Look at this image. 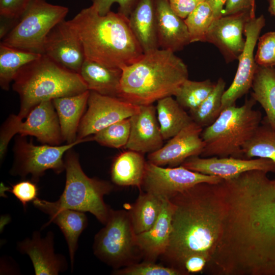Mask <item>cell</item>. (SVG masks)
Returning <instances> with one entry per match:
<instances>
[{
  "mask_svg": "<svg viewBox=\"0 0 275 275\" xmlns=\"http://www.w3.org/2000/svg\"><path fill=\"white\" fill-rule=\"evenodd\" d=\"M68 21L81 41L85 59L122 69L144 54L128 18L119 12L100 15L91 5Z\"/></svg>",
  "mask_w": 275,
  "mask_h": 275,
  "instance_id": "cell-2",
  "label": "cell"
},
{
  "mask_svg": "<svg viewBox=\"0 0 275 275\" xmlns=\"http://www.w3.org/2000/svg\"><path fill=\"white\" fill-rule=\"evenodd\" d=\"M13 90L20 100L17 116L22 120L46 100L78 94L89 90L79 73L42 54L24 66L13 80Z\"/></svg>",
  "mask_w": 275,
  "mask_h": 275,
  "instance_id": "cell-4",
  "label": "cell"
},
{
  "mask_svg": "<svg viewBox=\"0 0 275 275\" xmlns=\"http://www.w3.org/2000/svg\"><path fill=\"white\" fill-rule=\"evenodd\" d=\"M146 162L142 153L130 150L120 153L112 163V182L120 186H133L141 189Z\"/></svg>",
  "mask_w": 275,
  "mask_h": 275,
  "instance_id": "cell-25",
  "label": "cell"
},
{
  "mask_svg": "<svg viewBox=\"0 0 275 275\" xmlns=\"http://www.w3.org/2000/svg\"><path fill=\"white\" fill-rule=\"evenodd\" d=\"M159 48L174 52L190 43L189 34L184 19L172 9L169 0H155Z\"/></svg>",
  "mask_w": 275,
  "mask_h": 275,
  "instance_id": "cell-20",
  "label": "cell"
},
{
  "mask_svg": "<svg viewBox=\"0 0 275 275\" xmlns=\"http://www.w3.org/2000/svg\"><path fill=\"white\" fill-rule=\"evenodd\" d=\"M207 263V258L201 254H193L188 257L184 263L186 274L203 272Z\"/></svg>",
  "mask_w": 275,
  "mask_h": 275,
  "instance_id": "cell-43",
  "label": "cell"
},
{
  "mask_svg": "<svg viewBox=\"0 0 275 275\" xmlns=\"http://www.w3.org/2000/svg\"><path fill=\"white\" fill-rule=\"evenodd\" d=\"M184 167L206 175L217 176L223 180L235 178L252 170L275 173V163L264 158H244L232 156L191 157L181 164Z\"/></svg>",
  "mask_w": 275,
  "mask_h": 275,
  "instance_id": "cell-15",
  "label": "cell"
},
{
  "mask_svg": "<svg viewBox=\"0 0 275 275\" xmlns=\"http://www.w3.org/2000/svg\"><path fill=\"white\" fill-rule=\"evenodd\" d=\"M203 129L193 122L159 150L148 153V161L159 166L175 167L191 157L201 155L205 146L201 136Z\"/></svg>",
  "mask_w": 275,
  "mask_h": 275,
  "instance_id": "cell-16",
  "label": "cell"
},
{
  "mask_svg": "<svg viewBox=\"0 0 275 275\" xmlns=\"http://www.w3.org/2000/svg\"><path fill=\"white\" fill-rule=\"evenodd\" d=\"M174 205L168 198H162L160 214L149 230L136 234L138 246L145 261L155 262L168 246L172 231Z\"/></svg>",
  "mask_w": 275,
  "mask_h": 275,
  "instance_id": "cell-21",
  "label": "cell"
},
{
  "mask_svg": "<svg viewBox=\"0 0 275 275\" xmlns=\"http://www.w3.org/2000/svg\"><path fill=\"white\" fill-rule=\"evenodd\" d=\"M256 102L251 97L240 107L235 105L224 108L202 131L205 146L201 156L243 158L242 147L262 120L261 113L253 108Z\"/></svg>",
  "mask_w": 275,
  "mask_h": 275,
  "instance_id": "cell-6",
  "label": "cell"
},
{
  "mask_svg": "<svg viewBox=\"0 0 275 275\" xmlns=\"http://www.w3.org/2000/svg\"><path fill=\"white\" fill-rule=\"evenodd\" d=\"M48 215L50 219L47 224L52 222L57 225L65 236L72 269L78 240L87 226V217L84 212L67 209L59 210Z\"/></svg>",
  "mask_w": 275,
  "mask_h": 275,
  "instance_id": "cell-28",
  "label": "cell"
},
{
  "mask_svg": "<svg viewBox=\"0 0 275 275\" xmlns=\"http://www.w3.org/2000/svg\"><path fill=\"white\" fill-rule=\"evenodd\" d=\"M104 225L94 238L95 255L114 269L139 262L143 255L129 211L111 209Z\"/></svg>",
  "mask_w": 275,
  "mask_h": 275,
  "instance_id": "cell-7",
  "label": "cell"
},
{
  "mask_svg": "<svg viewBox=\"0 0 275 275\" xmlns=\"http://www.w3.org/2000/svg\"><path fill=\"white\" fill-rule=\"evenodd\" d=\"M79 73L89 90L118 97L122 74L121 68L85 59Z\"/></svg>",
  "mask_w": 275,
  "mask_h": 275,
  "instance_id": "cell-24",
  "label": "cell"
},
{
  "mask_svg": "<svg viewBox=\"0 0 275 275\" xmlns=\"http://www.w3.org/2000/svg\"><path fill=\"white\" fill-rule=\"evenodd\" d=\"M214 19L209 3L206 1L201 3L184 19L189 34L190 43L205 42L206 34Z\"/></svg>",
  "mask_w": 275,
  "mask_h": 275,
  "instance_id": "cell-34",
  "label": "cell"
},
{
  "mask_svg": "<svg viewBox=\"0 0 275 275\" xmlns=\"http://www.w3.org/2000/svg\"><path fill=\"white\" fill-rule=\"evenodd\" d=\"M91 141V136H89L62 146H38L34 145L32 141L28 142L20 135L15 146V160L11 173L21 177L31 174L34 182H38L47 170L60 174L65 170L64 154L75 145Z\"/></svg>",
  "mask_w": 275,
  "mask_h": 275,
  "instance_id": "cell-10",
  "label": "cell"
},
{
  "mask_svg": "<svg viewBox=\"0 0 275 275\" xmlns=\"http://www.w3.org/2000/svg\"><path fill=\"white\" fill-rule=\"evenodd\" d=\"M265 25V18L263 15L251 18L245 24V46L238 59V65L234 79L223 96L222 111L227 107L235 105L236 101L252 88L257 66L255 60L254 49Z\"/></svg>",
  "mask_w": 275,
  "mask_h": 275,
  "instance_id": "cell-13",
  "label": "cell"
},
{
  "mask_svg": "<svg viewBox=\"0 0 275 275\" xmlns=\"http://www.w3.org/2000/svg\"><path fill=\"white\" fill-rule=\"evenodd\" d=\"M174 205L172 231L160 257L167 266L185 275L184 263L193 254L210 261L215 251L221 218L213 184L201 183L168 198Z\"/></svg>",
  "mask_w": 275,
  "mask_h": 275,
  "instance_id": "cell-1",
  "label": "cell"
},
{
  "mask_svg": "<svg viewBox=\"0 0 275 275\" xmlns=\"http://www.w3.org/2000/svg\"><path fill=\"white\" fill-rule=\"evenodd\" d=\"M222 180L217 176L190 170L181 165L164 168L147 161L141 188L146 192L168 198L197 184H217Z\"/></svg>",
  "mask_w": 275,
  "mask_h": 275,
  "instance_id": "cell-11",
  "label": "cell"
},
{
  "mask_svg": "<svg viewBox=\"0 0 275 275\" xmlns=\"http://www.w3.org/2000/svg\"><path fill=\"white\" fill-rule=\"evenodd\" d=\"M100 15H104L111 11L113 4L118 3L119 13L129 17L139 0H90Z\"/></svg>",
  "mask_w": 275,
  "mask_h": 275,
  "instance_id": "cell-39",
  "label": "cell"
},
{
  "mask_svg": "<svg viewBox=\"0 0 275 275\" xmlns=\"http://www.w3.org/2000/svg\"><path fill=\"white\" fill-rule=\"evenodd\" d=\"M268 11L271 15L275 17V0H268Z\"/></svg>",
  "mask_w": 275,
  "mask_h": 275,
  "instance_id": "cell-45",
  "label": "cell"
},
{
  "mask_svg": "<svg viewBox=\"0 0 275 275\" xmlns=\"http://www.w3.org/2000/svg\"><path fill=\"white\" fill-rule=\"evenodd\" d=\"M118 97L140 106L175 96L188 77L187 66L175 52L159 48L122 68Z\"/></svg>",
  "mask_w": 275,
  "mask_h": 275,
  "instance_id": "cell-3",
  "label": "cell"
},
{
  "mask_svg": "<svg viewBox=\"0 0 275 275\" xmlns=\"http://www.w3.org/2000/svg\"><path fill=\"white\" fill-rule=\"evenodd\" d=\"M255 17V12L245 11L215 19L206 34L205 42L216 46L227 63L238 60L245 46V25Z\"/></svg>",
  "mask_w": 275,
  "mask_h": 275,
  "instance_id": "cell-14",
  "label": "cell"
},
{
  "mask_svg": "<svg viewBox=\"0 0 275 275\" xmlns=\"http://www.w3.org/2000/svg\"><path fill=\"white\" fill-rule=\"evenodd\" d=\"M252 89L251 97L265 112L263 120L275 127V68L257 65Z\"/></svg>",
  "mask_w": 275,
  "mask_h": 275,
  "instance_id": "cell-26",
  "label": "cell"
},
{
  "mask_svg": "<svg viewBox=\"0 0 275 275\" xmlns=\"http://www.w3.org/2000/svg\"><path fill=\"white\" fill-rule=\"evenodd\" d=\"M9 191L21 202L24 209L26 208L29 202H33L38 198V187L33 181H20L14 184Z\"/></svg>",
  "mask_w": 275,
  "mask_h": 275,
  "instance_id": "cell-38",
  "label": "cell"
},
{
  "mask_svg": "<svg viewBox=\"0 0 275 275\" xmlns=\"http://www.w3.org/2000/svg\"><path fill=\"white\" fill-rule=\"evenodd\" d=\"M242 151L243 158H268L275 163V127H272L262 119L253 135L243 145Z\"/></svg>",
  "mask_w": 275,
  "mask_h": 275,
  "instance_id": "cell-31",
  "label": "cell"
},
{
  "mask_svg": "<svg viewBox=\"0 0 275 275\" xmlns=\"http://www.w3.org/2000/svg\"><path fill=\"white\" fill-rule=\"evenodd\" d=\"M156 108L157 120L164 140L170 139L193 122L190 115L172 96L158 100Z\"/></svg>",
  "mask_w": 275,
  "mask_h": 275,
  "instance_id": "cell-27",
  "label": "cell"
},
{
  "mask_svg": "<svg viewBox=\"0 0 275 275\" xmlns=\"http://www.w3.org/2000/svg\"><path fill=\"white\" fill-rule=\"evenodd\" d=\"M53 238L51 231L44 238L39 232H34L31 239L26 238L17 244L18 250L30 257L36 275H57L67 269L65 258L54 253Z\"/></svg>",
  "mask_w": 275,
  "mask_h": 275,
  "instance_id": "cell-19",
  "label": "cell"
},
{
  "mask_svg": "<svg viewBox=\"0 0 275 275\" xmlns=\"http://www.w3.org/2000/svg\"><path fill=\"white\" fill-rule=\"evenodd\" d=\"M205 0H169L173 11L180 18L185 19L202 2Z\"/></svg>",
  "mask_w": 275,
  "mask_h": 275,
  "instance_id": "cell-42",
  "label": "cell"
},
{
  "mask_svg": "<svg viewBox=\"0 0 275 275\" xmlns=\"http://www.w3.org/2000/svg\"><path fill=\"white\" fill-rule=\"evenodd\" d=\"M245 11L255 12V0H227L222 12V16Z\"/></svg>",
  "mask_w": 275,
  "mask_h": 275,
  "instance_id": "cell-41",
  "label": "cell"
},
{
  "mask_svg": "<svg viewBox=\"0 0 275 275\" xmlns=\"http://www.w3.org/2000/svg\"><path fill=\"white\" fill-rule=\"evenodd\" d=\"M90 90L81 93L54 98L56 110L62 137L67 144L75 142L79 125L88 103Z\"/></svg>",
  "mask_w": 275,
  "mask_h": 275,
  "instance_id": "cell-23",
  "label": "cell"
},
{
  "mask_svg": "<svg viewBox=\"0 0 275 275\" xmlns=\"http://www.w3.org/2000/svg\"><path fill=\"white\" fill-rule=\"evenodd\" d=\"M255 56L256 64L260 66H275V32H269L260 37Z\"/></svg>",
  "mask_w": 275,
  "mask_h": 275,
  "instance_id": "cell-37",
  "label": "cell"
},
{
  "mask_svg": "<svg viewBox=\"0 0 275 275\" xmlns=\"http://www.w3.org/2000/svg\"><path fill=\"white\" fill-rule=\"evenodd\" d=\"M156 114L153 104L139 106V110L129 118L130 130L125 149L144 154L162 147L164 140Z\"/></svg>",
  "mask_w": 275,
  "mask_h": 275,
  "instance_id": "cell-18",
  "label": "cell"
},
{
  "mask_svg": "<svg viewBox=\"0 0 275 275\" xmlns=\"http://www.w3.org/2000/svg\"><path fill=\"white\" fill-rule=\"evenodd\" d=\"M212 8L215 19L222 16V12L227 0H205Z\"/></svg>",
  "mask_w": 275,
  "mask_h": 275,
  "instance_id": "cell-44",
  "label": "cell"
},
{
  "mask_svg": "<svg viewBox=\"0 0 275 275\" xmlns=\"http://www.w3.org/2000/svg\"><path fill=\"white\" fill-rule=\"evenodd\" d=\"M215 85L208 79L198 81L188 78L181 84L174 96L183 108L193 111L208 97Z\"/></svg>",
  "mask_w": 275,
  "mask_h": 275,
  "instance_id": "cell-33",
  "label": "cell"
},
{
  "mask_svg": "<svg viewBox=\"0 0 275 275\" xmlns=\"http://www.w3.org/2000/svg\"><path fill=\"white\" fill-rule=\"evenodd\" d=\"M128 20L130 28L144 53L159 48L155 0H139Z\"/></svg>",
  "mask_w": 275,
  "mask_h": 275,
  "instance_id": "cell-22",
  "label": "cell"
},
{
  "mask_svg": "<svg viewBox=\"0 0 275 275\" xmlns=\"http://www.w3.org/2000/svg\"><path fill=\"white\" fill-rule=\"evenodd\" d=\"M32 0H0L1 18L18 20Z\"/></svg>",
  "mask_w": 275,
  "mask_h": 275,
  "instance_id": "cell-40",
  "label": "cell"
},
{
  "mask_svg": "<svg viewBox=\"0 0 275 275\" xmlns=\"http://www.w3.org/2000/svg\"><path fill=\"white\" fill-rule=\"evenodd\" d=\"M116 275H182L177 269L168 266L144 261L121 268L115 269Z\"/></svg>",
  "mask_w": 275,
  "mask_h": 275,
  "instance_id": "cell-36",
  "label": "cell"
},
{
  "mask_svg": "<svg viewBox=\"0 0 275 275\" xmlns=\"http://www.w3.org/2000/svg\"><path fill=\"white\" fill-rule=\"evenodd\" d=\"M162 198L148 192H140L129 210L136 234L150 229L156 223L161 210Z\"/></svg>",
  "mask_w": 275,
  "mask_h": 275,
  "instance_id": "cell-29",
  "label": "cell"
},
{
  "mask_svg": "<svg viewBox=\"0 0 275 275\" xmlns=\"http://www.w3.org/2000/svg\"><path fill=\"white\" fill-rule=\"evenodd\" d=\"M42 54L0 44V86L8 91L18 71Z\"/></svg>",
  "mask_w": 275,
  "mask_h": 275,
  "instance_id": "cell-30",
  "label": "cell"
},
{
  "mask_svg": "<svg viewBox=\"0 0 275 275\" xmlns=\"http://www.w3.org/2000/svg\"><path fill=\"white\" fill-rule=\"evenodd\" d=\"M130 130V118H126L104 128L92 137L101 145L111 148L124 147L127 143Z\"/></svg>",
  "mask_w": 275,
  "mask_h": 275,
  "instance_id": "cell-35",
  "label": "cell"
},
{
  "mask_svg": "<svg viewBox=\"0 0 275 275\" xmlns=\"http://www.w3.org/2000/svg\"><path fill=\"white\" fill-rule=\"evenodd\" d=\"M67 7L45 0H32L1 43L43 54L46 37L51 29L65 20Z\"/></svg>",
  "mask_w": 275,
  "mask_h": 275,
  "instance_id": "cell-8",
  "label": "cell"
},
{
  "mask_svg": "<svg viewBox=\"0 0 275 275\" xmlns=\"http://www.w3.org/2000/svg\"><path fill=\"white\" fill-rule=\"evenodd\" d=\"M88 109L80 121L77 140L93 135L109 125L129 118L139 106L118 97L103 95L90 91Z\"/></svg>",
  "mask_w": 275,
  "mask_h": 275,
  "instance_id": "cell-12",
  "label": "cell"
},
{
  "mask_svg": "<svg viewBox=\"0 0 275 275\" xmlns=\"http://www.w3.org/2000/svg\"><path fill=\"white\" fill-rule=\"evenodd\" d=\"M55 109L52 100H46L34 107L24 121L17 115H11L1 130V159L5 155L10 141L17 133L22 136H34L43 144L59 145L63 139Z\"/></svg>",
  "mask_w": 275,
  "mask_h": 275,
  "instance_id": "cell-9",
  "label": "cell"
},
{
  "mask_svg": "<svg viewBox=\"0 0 275 275\" xmlns=\"http://www.w3.org/2000/svg\"><path fill=\"white\" fill-rule=\"evenodd\" d=\"M64 161L66 183L59 199L49 202L37 198L33 202L34 205L47 214L64 209L89 212L105 225L111 208L105 203L103 197L113 191V184L87 176L81 169L78 155L70 149L66 153Z\"/></svg>",
  "mask_w": 275,
  "mask_h": 275,
  "instance_id": "cell-5",
  "label": "cell"
},
{
  "mask_svg": "<svg viewBox=\"0 0 275 275\" xmlns=\"http://www.w3.org/2000/svg\"><path fill=\"white\" fill-rule=\"evenodd\" d=\"M226 82L219 78L208 97L195 109L189 111L194 122L202 128L212 124L219 116L222 111L223 96L225 91Z\"/></svg>",
  "mask_w": 275,
  "mask_h": 275,
  "instance_id": "cell-32",
  "label": "cell"
},
{
  "mask_svg": "<svg viewBox=\"0 0 275 275\" xmlns=\"http://www.w3.org/2000/svg\"><path fill=\"white\" fill-rule=\"evenodd\" d=\"M43 54L78 73L85 60L81 41L68 20H65L56 25L47 35Z\"/></svg>",
  "mask_w": 275,
  "mask_h": 275,
  "instance_id": "cell-17",
  "label": "cell"
}]
</instances>
